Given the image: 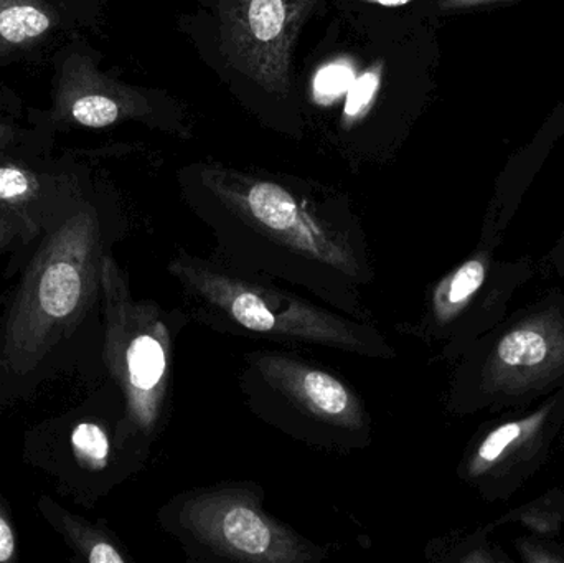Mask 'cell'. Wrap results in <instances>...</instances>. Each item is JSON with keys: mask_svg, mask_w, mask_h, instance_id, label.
<instances>
[{"mask_svg": "<svg viewBox=\"0 0 564 563\" xmlns=\"http://www.w3.org/2000/svg\"><path fill=\"white\" fill-rule=\"evenodd\" d=\"M354 82V72L347 65L332 63V65L322 68L315 76V95L322 101H330L335 96L348 91Z\"/></svg>", "mask_w": 564, "mask_h": 563, "instance_id": "obj_14", "label": "cell"}, {"mask_svg": "<svg viewBox=\"0 0 564 563\" xmlns=\"http://www.w3.org/2000/svg\"><path fill=\"white\" fill-rule=\"evenodd\" d=\"M562 433L558 390L480 426L460 456L457 476L486 501H506L545 466Z\"/></svg>", "mask_w": 564, "mask_h": 563, "instance_id": "obj_8", "label": "cell"}, {"mask_svg": "<svg viewBox=\"0 0 564 563\" xmlns=\"http://www.w3.org/2000/svg\"><path fill=\"white\" fill-rule=\"evenodd\" d=\"M99 255L95 218L89 215L75 218L72 231H63L46 253L17 320L15 343L22 346L33 343L53 323L78 310L82 301L91 293Z\"/></svg>", "mask_w": 564, "mask_h": 563, "instance_id": "obj_10", "label": "cell"}, {"mask_svg": "<svg viewBox=\"0 0 564 563\" xmlns=\"http://www.w3.org/2000/svg\"><path fill=\"white\" fill-rule=\"evenodd\" d=\"M238 386L260 422L317 452L347 456L373 445V416L354 383L288 349L241 357Z\"/></svg>", "mask_w": 564, "mask_h": 563, "instance_id": "obj_4", "label": "cell"}, {"mask_svg": "<svg viewBox=\"0 0 564 563\" xmlns=\"http://www.w3.org/2000/svg\"><path fill=\"white\" fill-rule=\"evenodd\" d=\"M13 551H15V541H13L12 529L9 528L6 519L0 516V562L10 561Z\"/></svg>", "mask_w": 564, "mask_h": 563, "instance_id": "obj_20", "label": "cell"}, {"mask_svg": "<svg viewBox=\"0 0 564 563\" xmlns=\"http://www.w3.org/2000/svg\"><path fill=\"white\" fill-rule=\"evenodd\" d=\"M48 29L50 17L32 3H13L0 10V39L3 42H30Z\"/></svg>", "mask_w": 564, "mask_h": 563, "instance_id": "obj_11", "label": "cell"}, {"mask_svg": "<svg viewBox=\"0 0 564 563\" xmlns=\"http://www.w3.org/2000/svg\"><path fill=\"white\" fill-rule=\"evenodd\" d=\"M502 240L480 235L479 243L456 267L427 288L423 310L400 333L440 346V359L453 364L467 346L502 323L517 291L535 274L530 258L497 255Z\"/></svg>", "mask_w": 564, "mask_h": 563, "instance_id": "obj_7", "label": "cell"}, {"mask_svg": "<svg viewBox=\"0 0 564 563\" xmlns=\"http://www.w3.org/2000/svg\"><path fill=\"white\" fill-rule=\"evenodd\" d=\"M367 3H377V6L398 7L411 2V0H364Z\"/></svg>", "mask_w": 564, "mask_h": 563, "instance_id": "obj_21", "label": "cell"}, {"mask_svg": "<svg viewBox=\"0 0 564 563\" xmlns=\"http://www.w3.org/2000/svg\"><path fill=\"white\" fill-rule=\"evenodd\" d=\"M451 415L502 413L564 387V294L552 290L509 313L454 360Z\"/></svg>", "mask_w": 564, "mask_h": 563, "instance_id": "obj_3", "label": "cell"}, {"mask_svg": "<svg viewBox=\"0 0 564 563\" xmlns=\"http://www.w3.org/2000/svg\"><path fill=\"white\" fill-rule=\"evenodd\" d=\"M545 263L552 273L564 280V231L562 237L553 245L552 250L546 253Z\"/></svg>", "mask_w": 564, "mask_h": 563, "instance_id": "obj_19", "label": "cell"}, {"mask_svg": "<svg viewBox=\"0 0 564 563\" xmlns=\"http://www.w3.org/2000/svg\"><path fill=\"white\" fill-rule=\"evenodd\" d=\"M318 0H220L228 59L271 95L289 93L292 48Z\"/></svg>", "mask_w": 564, "mask_h": 563, "instance_id": "obj_9", "label": "cell"}, {"mask_svg": "<svg viewBox=\"0 0 564 563\" xmlns=\"http://www.w3.org/2000/svg\"><path fill=\"white\" fill-rule=\"evenodd\" d=\"M109 293V353L126 397L124 432L148 450L167 426L174 407L177 347L192 317L184 307H162L129 296L121 274L106 263Z\"/></svg>", "mask_w": 564, "mask_h": 563, "instance_id": "obj_6", "label": "cell"}, {"mask_svg": "<svg viewBox=\"0 0 564 563\" xmlns=\"http://www.w3.org/2000/svg\"><path fill=\"white\" fill-rule=\"evenodd\" d=\"M378 85H380L378 69H370L360 79L351 83L350 88H348L347 105H345V118H360L370 108Z\"/></svg>", "mask_w": 564, "mask_h": 563, "instance_id": "obj_15", "label": "cell"}, {"mask_svg": "<svg viewBox=\"0 0 564 563\" xmlns=\"http://www.w3.org/2000/svg\"><path fill=\"white\" fill-rule=\"evenodd\" d=\"M30 178L15 167H0V201H12L29 194Z\"/></svg>", "mask_w": 564, "mask_h": 563, "instance_id": "obj_16", "label": "cell"}, {"mask_svg": "<svg viewBox=\"0 0 564 563\" xmlns=\"http://www.w3.org/2000/svg\"><path fill=\"white\" fill-rule=\"evenodd\" d=\"M560 397H562V407H563V433H562V436H564V387L562 390H560Z\"/></svg>", "mask_w": 564, "mask_h": 563, "instance_id": "obj_22", "label": "cell"}, {"mask_svg": "<svg viewBox=\"0 0 564 563\" xmlns=\"http://www.w3.org/2000/svg\"><path fill=\"white\" fill-rule=\"evenodd\" d=\"M167 273L192 323L214 333L365 359L398 356L377 323L354 320L281 281L228 267L212 255L200 257L182 248L169 261Z\"/></svg>", "mask_w": 564, "mask_h": 563, "instance_id": "obj_2", "label": "cell"}, {"mask_svg": "<svg viewBox=\"0 0 564 563\" xmlns=\"http://www.w3.org/2000/svg\"><path fill=\"white\" fill-rule=\"evenodd\" d=\"M443 12H459V10L486 9L500 3L516 2V0H436Z\"/></svg>", "mask_w": 564, "mask_h": 563, "instance_id": "obj_18", "label": "cell"}, {"mask_svg": "<svg viewBox=\"0 0 564 563\" xmlns=\"http://www.w3.org/2000/svg\"><path fill=\"white\" fill-rule=\"evenodd\" d=\"M73 448L96 469H105L111 455L108 432L96 423H79L72 435Z\"/></svg>", "mask_w": 564, "mask_h": 563, "instance_id": "obj_12", "label": "cell"}, {"mask_svg": "<svg viewBox=\"0 0 564 563\" xmlns=\"http://www.w3.org/2000/svg\"><path fill=\"white\" fill-rule=\"evenodd\" d=\"M197 181L195 205L217 240L212 257L377 323L367 306L377 277L367 235L337 198L220 165H205Z\"/></svg>", "mask_w": 564, "mask_h": 563, "instance_id": "obj_1", "label": "cell"}, {"mask_svg": "<svg viewBox=\"0 0 564 563\" xmlns=\"http://www.w3.org/2000/svg\"><path fill=\"white\" fill-rule=\"evenodd\" d=\"M260 483L224 481L172 496L159 524L187 561L200 563H321L325 545L295 531L264 508Z\"/></svg>", "mask_w": 564, "mask_h": 563, "instance_id": "obj_5", "label": "cell"}, {"mask_svg": "<svg viewBox=\"0 0 564 563\" xmlns=\"http://www.w3.org/2000/svg\"><path fill=\"white\" fill-rule=\"evenodd\" d=\"M72 115L76 122L86 128H106L118 121L122 106L111 96L93 93L76 99Z\"/></svg>", "mask_w": 564, "mask_h": 563, "instance_id": "obj_13", "label": "cell"}, {"mask_svg": "<svg viewBox=\"0 0 564 563\" xmlns=\"http://www.w3.org/2000/svg\"><path fill=\"white\" fill-rule=\"evenodd\" d=\"M88 561L93 563H124L128 559L112 542L101 539L88 549Z\"/></svg>", "mask_w": 564, "mask_h": 563, "instance_id": "obj_17", "label": "cell"}]
</instances>
